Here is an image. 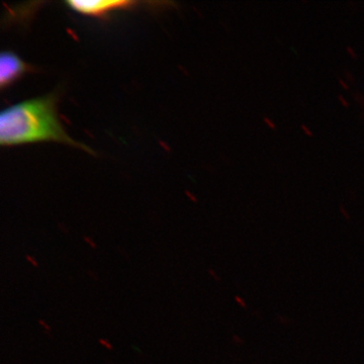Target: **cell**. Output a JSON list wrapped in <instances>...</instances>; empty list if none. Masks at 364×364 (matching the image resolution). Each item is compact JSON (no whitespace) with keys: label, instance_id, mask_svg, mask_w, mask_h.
Returning <instances> with one entry per match:
<instances>
[{"label":"cell","instance_id":"1","mask_svg":"<svg viewBox=\"0 0 364 364\" xmlns=\"http://www.w3.org/2000/svg\"><path fill=\"white\" fill-rule=\"evenodd\" d=\"M57 102L58 95L52 92L4 109L0 112V145L11 147L28 143L56 142L95 154L90 147L66 133L59 119Z\"/></svg>","mask_w":364,"mask_h":364},{"label":"cell","instance_id":"2","mask_svg":"<svg viewBox=\"0 0 364 364\" xmlns=\"http://www.w3.org/2000/svg\"><path fill=\"white\" fill-rule=\"evenodd\" d=\"M66 4L76 13L93 18H102L112 11L129 9L132 6H138L139 2L124 0H69Z\"/></svg>","mask_w":364,"mask_h":364},{"label":"cell","instance_id":"3","mask_svg":"<svg viewBox=\"0 0 364 364\" xmlns=\"http://www.w3.org/2000/svg\"><path fill=\"white\" fill-rule=\"evenodd\" d=\"M37 69L26 63L13 51H4L0 54V88L6 90L18 79Z\"/></svg>","mask_w":364,"mask_h":364},{"label":"cell","instance_id":"4","mask_svg":"<svg viewBox=\"0 0 364 364\" xmlns=\"http://www.w3.org/2000/svg\"><path fill=\"white\" fill-rule=\"evenodd\" d=\"M354 100H356V102L359 105V107L361 109H364V95H361L360 92H354L353 93Z\"/></svg>","mask_w":364,"mask_h":364},{"label":"cell","instance_id":"5","mask_svg":"<svg viewBox=\"0 0 364 364\" xmlns=\"http://www.w3.org/2000/svg\"><path fill=\"white\" fill-rule=\"evenodd\" d=\"M345 78H346V81L348 83H351V85H355V76L352 73L351 71L345 70Z\"/></svg>","mask_w":364,"mask_h":364},{"label":"cell","instance_id":"6","mask_svg":"<svg viewBox=\"0 0 364 364\" xmlns=\"http://www.w3.org/2000/svg\"><path fill=\"white\" fill-rule=\"evenodd\" d=\"M38 323H39L41 327L44 328L46 334L50 335V336H51V331H52L51 326L48 324L47 322H45L44 320H42V318H40V320L38 321Z\"/></svg>","mask_w":364,"mask_h":364},{"label":"cell","instance_id":"7","mask_svg":"<svg viewBox=\"0 0 364 364\" xmlns=\"http://www.w3.org/2000/svg\"><path fill=\"white\" fill-rule=\"evenodd\" d=\"M263 122H264V124H267L268 128L272 129V130H277V124H275V122L270 119V117H265L264 119H263Z\"/></svg>","mask_w":364,"mask_h":364},{"label":"cell","instance_id":"8","mask_svg":"<svg viewBox=\"0 0 364 364\" xmlns=\"http://www.w3.org/2000/svg\"><path fill=\"white\" fill-rule=\"evenodd\" d=\"M98 343L102 345V346L105 347V348H107V350H114V346H112L111 342H109V340L107 339H100L98 340Z\"/></svg>","mask_w":364,"mask_h":364},{"label":"cell","instance_id":"9","mask_svg":"<svg viewBox=\"0 0 364 364\" xmlns=\"http://www.w3.org/2000/svg\"><path fill=\"white\" fill-rule=\"evenodd\" d=\"M346 52H347V54H348L349 56H350L352 59L355 60V59L358 58V52H356L355 49H354L353 47H351V46H347Z\"/></svg>","mask_w":364,"mask_h":364},{"label":"cell","instance_id":"10","mask_svg":"<svg viewBox=\"0 0 364 364\" xmlns=\"http://www.w3.org/2000/svg\"><path fill=\"white\" fill-rule=\"evenodd\" d=\"M301 130L303 131V133L305 134L306 136H314L313 131L311 130L310 127L306 126V124H301Z\"/></svg>","mask_w":364,"mask_h":364},{"label":"cell","instance_id":"11","mask_svg":"<svg viewBox=\"0 0 364 364\" xmlns=\"http://www.w3.org/2000/svg\"><path fill=\"white\" fill-rule=\"evenodd\" d=\"M26 259L28 263L33 265V267H39V262L32 255H26Z\"/></svg>","mask_w":364,"mask_h":364},{"label":"cell","instance_id":"12","mask_svg":"<svg viewBox=\"0 0 364 364\" xmlns=\"http://www.w3.org/2000/svg\"><path fill=\"white\" fill-rule=\"evenodd\" d=\"M338 100L340 104L342 105V107H344L345 109H348L350 107V104H349L348 100H346L342 95H338Z\"/></svg>","mask_w":364,"mask_h":364},{"label":"cell","instance_id":"13","mask_svg":"<svg viewBox=\"0 0 364 364\" xmlns=\"http://www.w3.org/2000/svg\"><path fill=\"white\" fill-rule=\"evenodd\" d=\"M339 85H341V87L343 88L344 90H350V85H349V83L347 82L346 80H344V79L339 78Z\"/></svg>","mask_w":364,"mask_h":364},{"label":"cell","instance_id":"14","mask_svg":"<svg viewBox=\"0 0 364 364\" xmlns=\"http://www.w3.org/2000/svg\"><path fill=\"white\" fill-rule=\"evenodd\" d=\"M85 241L91 248H97V244L95 243V241H93L92 239L88 238V237H85Z\"/></svg>","mask_w":364,"mask_h":364},{"label":"cell","instance_id":"15","mask_svg":"<svg viewBox=\"0 0 364 364\" xmlns=\"http://www.w3.org/2000/svg\"><path fill=\"white\" fill-rule=\"evenodd\" d=\"M87 273L88 275H90V277H91V279H92L93 280H98V277L97 274H95V272H91V270H90V272H87Z\"/></svg>","mask_w":364,"mask_h":364},{"label":"cell","instance_id":"16","mask_svg":"<svg viewBox=\"0 0 364 364\" xmlns=\"http://www.w3.org/2000/svg\"><path fill=\"white\" fill-rule=\"evenodd\" d=\"M340 210H341L342 214H343L345 217L348 218L349 219V214L348 213H347V210H345L343 205H341V207H340Z\"/></svg>","mask_w":364,"mask_h":364},{"label":"cell","instance_id":"17","mask_svg":"<svg viewBox=\"0 0 364 364\" xmlns=\"http://www.w3.org/2000/svg\"><path fill=\"white\" fill-rule=\"evenodd\" d=\"M208 272H210V274H212V277H214L215 279H219V277L215 275V273L213 272L212 269L208 270Z\"/></svg>","mask_w":364,"mask_h":364},{"label":"cell","instance_id":"18","mask_svg":"<svg viewBox=\"0 0 364 364\" xmlns=\"http://www.w3.org/2000/svg\"><path fill=\"white\" fill-rule=\"evenodd\" d=\"M360 119H361V121H363L364 123V114H360Z\"/></svg>","mask_w":364,"mask_h":364}]
</instances>
